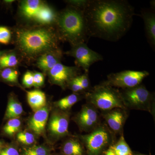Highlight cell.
Wrapping results in <instances>:
<instances>
[{"mask_svg": "<svg viewBox=\"0 0 155 155\" xmlns=\"http://www.w3.org/2000/svg\"><path fill=\"white\" fill-rule=\"evenodd\" d=\"M51 149L44 145H34L22 148L20 155H51Z\"/></svg>", "mask_w": 155, "mask_h": 155, "instance_id": "cell-23", "label": "cell"}, {"mask_svg": "<svg viewBox=\"0 0 155 155\" xmlns=\"http://www.w3.org/2000/svg\"><path fill=\"white\" fill-rule=\"evenodd\" d=\"M27 97L28 104L35 112L45 107L46 97L43 92L37 90L28 91Z\"/></svg>", "mask_w": 155, "mask_h": 155, "instance_id": "cell-18", "label": "cell"}, {"mask_svg": "<svg viewBox=\"0 0 155 155\" xmlns=\"http://www.w3.org/2000/svg\"><path fill=\"white\" fill-rule=\"evenodd\" d=\"M6 145H7L6 144L5 141H3V140H0V152L4 148Z\"/></svg>", "mask_w": 155, "mask_h": 155, "instance_id": "cell-36", "label": "cell"}, {"mask_svg": "<svg viewBox=\"0 0 155 155\" xmlns=\"http://www.w3.org/2000/svg\"><path fill=\"white\" fill-rule=\"evenodd\" d=\"M87 103L103 112L116 108L125 107L118 89L102 82L91 87L84 94Z\"/></svg>", "mask_w": 155, "mask_h": 155, "instance_id": "cell-4", "label": "cell"}, {"mask_svg": "<svg viewBox=\"0 0 155 155\" xmlns=\"http://www.w3.org/2000/svg\"><path fill=\"white\" fill-rule=\"evenodd\" d=\"M14 1H8V0H5V1H3L4 3H5L6 4H10L11 3H13L14 2Z\"/></svg>", "mask_w": 155, "mask_h": 155, "instance_id": "cell-37", "label": "cell"}, {"mask_svg": "<svg viewBox=\"0 0 155 155\" xmlns=\"http://www.w3.org/2000/svg\"><path fill=\"white\" fill-rule=\"evenodd\" d=\"M23 108L21 104L14 97L11 96L9 98L5 119H10L19 118L23 114Z\"/></svg>", "mask_w": 155, "mask_h": 155, "instance_id": "cell-20", "label": "cell"}, {"mask_svg": "<svg viewBox=\"0 0 155 155\" xmlns=\"http://www.w3.org/2000/svg\"><path fill=\"white\" fill-rule=\"evenodd\" d=\"M56 22L60 39L72 46L85 43L89 38L83 10L69 5L58 14Z\"/></svg>", "mask_w": 155, "mask_h": 155, "instance_id": "cell-3", "label": "cell"}, {"mask_svg": "<svg viewBox=\"0 0 155 155\" xmlns=\"http://www.w3.org/2000/svg\"><path fill=\"white\" fill-rule=\"evenodd\" d=\"M17 138L20 143L26 146H31L35 142L34 135L27 131L19 132L17 134Z\"/></svg>", "mask_w": 155, "mask_h": 155, "instance_id": "cell-27", "label": "cell"}, {"mask_svg": "<svg viewBox=\"0 0 155 155\" xmlns=\"http://www.w3.org/2000/svg\"><path fill=\"white\" fill-rule=\"evenodd\" d=\"M64 155H87L83 143L76 138H70L65 141L61 147Z\"/></svg>", "mask_w": 155, "mask_h": 155, "instance_id": "cell-16", "label": "cell"}, {"mask_svg": "<svg viewBox=\"0 0 155 155\" xmlns=\"http://www.w3.org/2000/svg\"><path fill=\"white\" fill-rule=\"evenodd\" d=\"M22 84L26 87H31L33 86V73L27 71L23 75Z\"/></svg>", "mask_w": 155, "mask_h": 155, "instance_id": "cell-34", "label": "cell"}, {"mask_svg": "<svg viewBox=\"0 0 155 155\" xmlns=\"http://www.w3.org/2000/svg\"><path fill=\"white\" fill-rule=\"evenodd\" d=\"M11 38V32L8 28L5 26H0V44H8Z\"/></svg>", "mask_w": 155, "mask_h": 155, "instance_id": "cell-28", "label": "cell"}, {"mask_svg": "<svg viewBox=\"0 0 155 155\" xmlns=\"http://www.w3.org/2000/svg\"><path fill=\"white\" fill-rule=\"evenodd\" d=\"M126 109L116 108L103 113L106 124L115 134L123 133V127L128 117Z\"/></svg>", "mask_w": 155, "mask_h": 155, "instance_id": "cell-12", "label": "cell"}, {"mask_svg": "<svg viewBox=\"0 0 155 155\" xmlns=\"http://www.w3.org/2000/svg\"><path fill=\"white\" fill-rule=\"evenodd\" d=\"M48 115V108L46 106L36 111L28 122L29 128L35 134L42 135L45 132Z\"/></svg>", "mask_w": 155, "mask_h": 155, "instance_id": "cell-14", "label": "cell"}, {"mask_svg": "<svg viewBox=\"0 0 155 155\" xmlns=\"http://www.w3.org/2000/svg\"><path fill=\"white\" fill-rule=\"evenodd\" d=\"M83 97L84 98V94L82 96L79 94L73 93L59 100L56 102L55 105L60 110L67 111Z\"/></svg>", "mask_w": 155, "mask_h": 155, "instance_id": "cell-21", "label": "cell"}, {"mask_svg": "<svg viewBox=\"0 0 155 155\" xmlns=\"http://www.w3.org/2000/svg\"><path fill=\"white\" fill-rule=\"evenodd\" d=\"M76 77L74 78L69 82L67 87L71 90L74 93L78 94L81 92H84L85 93L83 87L78 81Z\"/></svg>", "mask_w": 155, "mask_h": 155, "instance_id": "cell-30", "label": "cell"}, {"mask_svg": "<svg viewBox=\"0 0 155 155\" xmlns=\"http://www.w3.org/2000/svg\"><path fill=\"white\" fill-rule=\"evenodd\" d=\"M110 147L115 155H134L125 141L123 133L121 134L119 140Z\"/></svg>", "mask_w": 155, "mask_h": 155, "instance_id": "cell-22", "label": "cell"}, {"mask_svg": "<svg viewBox=\"0 0 155 155\" xmlns=\"http://www.w3.org/2000/svg\"><path fill=\"white\" fill-rule=\"evenodd\" d=\"M155 9H143L140 16L143 19L147 40L154 51L155 48Z\"/></svg>", "mask_w": 155, "mask_h": 155, "instance_id": "cell-13", "label": "cell"}, {"mask_svg": "<svg viewBox=\"0 0 155 155\" xmlns=\"http://www.w3.org/2000/svg\"><path fill=\"white\" fill-rule=\"evenodd\" d=\"M119 91L127 110L147 111L152 114L154 113V95L144 85L140 84L131 88L121 89Z\"/></svg>", "mask_w": 155, "mask_h": 155, "instance_id": "cell-6", "label": "cell"}, {"mask_svg": "<svg viewBox=\"0 0 155 155\" xmlns=\"http://www.w3.org/2000/svg\"><path fill=\"white\" fill-rule=\"evenodd\" d=\"M45 77L43 74L41 72H36L33 73V86L39 87L44 84Z\"/></svg>", "mask_w": 155, "mask_h": 155, "instance_id": "cell-33", "label": "cell"}, {"mask_svg": "<svg viewBox=\"0 0 155 155\" xmlns=\"http://www.w3.org/2000/svg\"><path fill=\"white\" fill-rule=\"evenodd\" d=\"M39 0H26L22 1L20 5L22 15L28 19H33L42 5Z\"/></svg>", "mask_w": 155, "mask_h": 155, "instance_id": "cell-19", "label": "cell"}, {"mask_svg": "<svg viewBox=\"0 0 155 155\" xmlns=\"http://www.w3.org/2000/svg\"><path fill=\"white\" fill-rule=\"evenodd\" d=\"M0 155H20V153L17 147L7 145L0 152Z\"/></svg>", "mask_w": 155, "mask_h": 155, "instance_id": "cell-32", "label": "cell"}, {"mask_svg": "<svg viewBox=\"0 0 155 155\" xmlns=\"http://www.w3.org/2000/svg\"><path fill=\"white\" fill-rule=\"evenodd\" d=\"M76 78L78 83L83 87L84 91H88L91 88V87L90 81L89 78L88 72H85L84 74L76 76Z\"/></svg>", "mask_w": 155, "mask_h": 155, "instance_id": "cell-29", "label": "cell"}, {"mask_svg": "<svg viewBox=\"0 0 155 155\" xmlns=\"http://www.w3.org/2000/svg\"><path fill=\"white\" fill-rule=\"evenodd\" d=\"M18 63V59L14 54L5 52L0 58V69L15 67Z\"/></svg>", "mask_w": 155, "mask_h": 155, "instance_id": "cell-26", "label": "cell"}, {"mask_svg": "<svg viewBox=\"0 0 155 155\" xmlns=\"http://www.w3.org/2000/svg\"><path fill=\"white\" fill-rule=\"evenodd\" d=\"M84 13L89 38L113 42L127 33L135 15L134 8L125 0H90Z\"/></svg>", "mask_w": 155, "mask_h": 155, "instance_id": "cell-1", "label": "cell"}, {"mask_svg": "<svg viewBox=\"0 0 155 155\" xmlns=\"http://www.w3.org/2000/svg\"><path fill=\"white\" fill-rule=\"evenodd\" d=\"M67 54L75 58L77 67L81 68L85 72H88L92 64L102 61L103 57L87 46L85 43H80L72 46Z\"/></svg>", "mask_w": 155, "mask_h": 155, "instance_id": "cell-8", "label": "cell"}, {"mask_svg": "<svg viewBox=\"0 0 155 155\" xmlns=\"http://www.w3.org/2000/svg\"><path fill=\"white\" fill-rule=\"evenodd\" d=\"M58 34L45 28L24 29L17 32V41L19 49L25 55L35 57L58 49Z\"/></svg>", "mask_w": 155, "mask_h": 155, "instance_id": "cell-2", "label": "cell"}, {"mask_svg": "<svg viewBox=\"0 0 155 155\" xmlns=\"http://www.w3.org/2000/svg\"><path fill=\"white\" fill-rule=\"evenodd\" d=\"M69 114L67 111L58 110L54 112L50 118L48 130L54 139H59L69 133Z\"/></svg>", "mask_w": 155, "mask_h": 155, "instance_id": "cell-11", "label": "cell"}, {"mask_svg": "<svg viewBox=\"0 0 155 155\" xmlns=\"http://www.w3.org/2000/svg\"><path fill=\"white\" fill-rule=\"evenodd\" d=\"M134 155H144L140 154H135Z\"/></svg>", "mask_w": 155, "mask_h": 155, "instance_id": "cell-40", "label": "cell"}, {"mask_svg": "<svg viewBox=\"0 0 155 155\" xmlns=\"http://www.w3.org/2000/svg\"><path fill=\"white\" fill-rule=\"evenodd\" d=\"M80 68L77 66L68 67L59 63L49 70L48 73L52 83L65 89L73 78L80 75Z\"/></svg>", "mask_w": 155, "mask_h": 155, "instance_id": "cell-10", "label": "cell"}, {"mask_svg": "<svg viewBox=\"0 0 155 155\" xmlns=\"http://www.w3.org/2000/svg\"><path fill=\"white\" fill-rule=\"evenodd\" d=\"M75 120L81 130L87 133L94 130L101 123L97 109L88 103L82 106Z\"/></svg>", "mask_w": 155, "mask_h": 155, "instance_id": "cell-9", "label": "cell"}, {"mask_svg": "<svg viewBox=\"0 0 155 155\" xmlns=\"http://www.w3.org/2000/svg\"><path fill=\"white\" fill-rule=\"evenodd\" d=\"M87 155H103L116 142L115 134L105 123H101L87 134L80 136Z\"/></svg>", "mask_w": 155, "mask_h": 155, "instance_id": "cell-5", "label": "cell"}, {"mask_svg": "<svg viewBox=\"0 0 155 155\" xmlns=\"http://www.w3.org/2000/svg\"><path fill=\"white\" fill-rule=\"evenodd\" d=\"M63 155V154H62V153H61V154L56 153V154H54V155Z\"/></svg>", "mask_w": 155, "mask_h": 155, "instance_id": "cell-39", "label": "cell"}, {"mask_svg": "<svg viewBox=\"0 0 155 155\" xmlns=\"http://www.w3.org/2000/svg\"><path fill=\"white\" fill-rule=\"evenodd\" d=\"M69 6L84 10L90 2V0H70L66 1Z\"/></svg>", "mask_w": 155, "mask_h": 155, "instance_id": "cell-31", "label": "cell"}, {"mask_svg": "<svg viewBox=\"0 0 155 155\" xmlns=\"http://www.w3.org/2000/svg\"><path fill=\"white\" fill-rule=\"evenodd\" d=\"M149 75L146 71L124 70L109 74L107 80L103 82L115 88H131L141 84L143 79Z\"/></svg>", "mask_w": 155, "mask_h": 155, "instance_id": "cell-7", "label": "cell"}, {"mask_svg": "<svg viewBox=\"0 0 155 155\" xmlns=\"http://www.w3.org/2000/svg\"><path fill=\"white\" fill-rule=\"evenodd\" d=\"M103 155H115L114 152H113V150L111 149L110 147L104 153Z\"/></svg>", "mask_w": 155, "mask_h": 155, "instance_id": "cell-35", "label": "cell"}, {"mask_svg": "<svg viewBox=\"0 0 155 155\" xmlns=\"http://www.w3.org/2000/svg\"><path fill=\"white\" fill-rule=\"evenodd\" d=\"M62 52L60 49L51 50L41 55L37 62L39 69L44 71H48L58 63H61Z\"/></svg>", "mask_w": 155, "mask_h": 155, "instance_id": "cell-15", "label": "cell"}, {"mask_svg": "<svg viewBox=\"0 0 155 155\" xmlns=\"http://www.w3.org/2000/svg\"><path fill=\"white\" fill-rule=\"evenodd\" d=\"M5 53V51H0V58Z\"/></svg>", "mask_w": 155, "mask_h": 155, "instance_id": "cell-38", "label": "cell"}, {"mask_svg": "<svg viewBox=\"0 0 155 155\" xmlns=\"http://www.w3.org/2000/svg\"><path fill=\"white\" fill-rule=\"evenodd\" d=\"M18 73L12 68L0 69V79L7 83H18Z\"/></svg>", "mask_w": 155, "mask_h": 155, "instance_id": "cell-25", "label": "cell"}, {"mask_svg": "<svg viewBox=\"0 0 155 155\" xmlns=\"http://www.w3.org/2000/svg\"><path fill=\"white\" fill-rule=\"evenodd\" d=\"M21 123L19 118L9 119L3 127V134L7 136H13L20 129Z\"/></svg>", "mask_w": 155, "mask_h": 155, "instance_id": "cell-24", "label": "cell"}, {"mask_svg": "<svg viewBox=\"0 0 155 155\" xmlns=\"http://www.w3.org/2000/svg\"><path fill=\"white\" fill-rule=\"evenodd\" d=\"M58 16L52 9L43 4L32 19L38 23L48 24L56 22Z\"/></svg>", "mask_w": 155, "mask_h": 155, "instance_id": "cell-17", "label": "cell"}]
</instances>
